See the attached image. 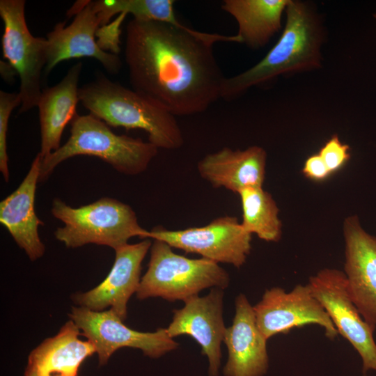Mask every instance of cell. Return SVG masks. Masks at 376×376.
<instances>
[{
	"label": "cell",
	"instance_id": "19",
	"mask_svg": "<svg viewBox=\"0 0 376 376\" xmlns=\"http://www.w3.org/2000/svg\"><path fill=\"white\" fill-rule=\"evenodd\" d=\"M83 64L73 65L56 85L42 89L38 108L40 127L42 159L60 148L63 130L77 115L79 97L78 83Z\"/></svg>",
	"mask_w": 376,
	"mask_h": 376
},
{
	"label": "cell",
	"instance_id": "7",
	"mask_svg": "<svg viewBox=\"0 0 376 376\" xmlns=\"http://www.w3.org/2000/svg\"><path fill=\"white\" fill-rule=\"evenodd\" d=\"M24 0H1L3 23L2 51L19 78V113L37 107L42 93V75L47 63V39L33 36L25 18Z\"/></svg>",
	"mask_w": 376,
	"mask_h": 376
},
{
	"label": "cell",
	"instance_id": "22",
	"mask_svg": "<svg viewBox=\"0 0 376 376\" xmlns=\"http://www.w3.org/2000/svg\"><path fill=\"white\" fill-rule=\"evenodd\" d=\"M238 195L241 201L243 228L263 240L279 241L282 225L279 217V210L272 196L263 187L243 189Z\"/></svg>",
	"mask_w": 376,
	"mask_h": 376
},
{
	"label": "cell",
	"instance_id": "9",
	"mask_svg": "<svg viewBox=\"0 0 376 376\" xmlns=\"http://www.w3.org/2000/svg\"><path fill=\"white\" fill-rule=\"evenodd\" d=\"M70 317L81 335L95 347L100 366L106 364L113 353L125 347L139 349L150 358H159L178 346L166 328H159L155 332L135 331L127 327L110 308L95 311L74 306Z\"/></svg>",
	"mask_w": 376,
	"mask_h": 376
},
{
	"label": "cell",
	"instance_id": "8",
	"mask_svg": "<svg viewBox=\"0 0 376 376\" xmlns=\"http://www.w3.org/2000/svg\"><path fill=\"white\" fill-rule=\"evenodd\" d=\"M251 235L235 217L225 215L200 227L168 230L156 226L149 230L148 238L162 240L172 248L198 254L218 264L240 268L250 253Z\"/></svg>",
	"mask_w": 376,
	"mask_h": 376
},
{
	"label": "cell",
	"instance_id": "16",
	"mask_svg": "<svg viewBox=\"0 0 376 376\" xmlns=\"http://www.w3.org/2000/svg\"><path fill=\"white\" fill-rule=\"evenodd\" d=\"M267 340L257 325L253 306L244 295H239L233 324L224 338L228 352L224 376L265 375L269 368Z\"/></svg>",
	"mask_w": 376,
	"mask_h": 376
},
{
	"label": "cell",
	"instance_id": "14",
	"mask_svg": "<svg viewBox=\"0 0 376 376\" xmlns=\"http://www.w3.org/2000/svg\"><path fill=\"white\" fill-rule=\"evenodd\" d=\"M150 238L127 244L115 250V260L106 278L95 288L73 295L79 306L102 311L110 307L123 320L127 318V302L141 281V263L150 249Z\"/></svg>",
	"mask_w": 376,
	"mask_h": 376
},
{
	"label": "cell",
	"instance_id": "12",
	"mask_svg": "<svg viewBox=\"0 0 376 376\" xmlns=\"http://www.w3.org/2000/svg\"><path fill=\"white\" fill-rule=\"evenodd\" d=\"M73 15L70 25L59 22L47 34L45 75L63 61L81 57L94 58L109 73L118 74L123 64L119 56L103 50L95 40L100 20L91 1H76L67 13L68 16Z\"/></svg>",
	"mask_w": 376,
	"mask_h": 376
},
{
	"label": "cell",
	"instance_id": "28",
	"mask_svg": "<svg viewBox=\"0 0 376 376\" xmlns=\"http://www.w3.org/2000/svg\"><path fill=\"white\" fill-rule=\"evenodd\" d=\"M24 376H43L38 370L26 367L24 373Z\"/></svg>",
	"mask_w": 376,
	"mask_h": 376
},
{
	"label": "cell",
	"instance_id": "18",
	"mask_svg": "<svg viewBox=\"0 0 376 376\" xmlns=\"http://www.w3.org/2000/svg\"><path fill=\"white\" fill-rule=\"evenodd\" d=\"M267 152L260 146L243 150L225 147L207 154L197 164L201 177L214 188L237 194L248 187H263Z\"/></svg>",
	"mask_w": 376,
	"mask_h": 376
},
{
	"label": "cell",
	"instance_id": "30",
	"mask_svg": "<svg viewBox=\"0 0 376 376\" xmlns=\"http://www.w3.org/2000/svg\"><path fill=\"white\" fill-rule=\"evenodd\" d=\"M373 17L376 19V13L373 14Z\"/></svg>",
	"mask_w": 376,
	"mask_h": 376
},
{
	"label": "cell",
	"instance_id": "20",
	"mask_svg": "<svg viewBox=\"0 0 376 376\" xmlns=\"http://www.w3.org/2000/svg\"><path fill=\"white\" fill-rule=\"evenodd\" d=\"M79 335L75 322L68 321L56 335L45 339L30 353L26 367L43 376H77L83 361L96 352L94 345L79 339Z\"/></svg>",
	"mask_w": 376,
	"mask_h": 376
},
{
	"label": "cell",
	"instance_id": "3",
	"mask_svg": "<svg viewBox=\"0 0 376 376\" xmlns=\"http://www.w3.org/2000/svg\"><path fill=\"white\" fill-rule=\"evenodd\" d=\"M79 102L109 126L140 129L158 149L176 150L184 143L175 116L142 94L102 74L79 89Z\"/></svg>",
	"mask_w": 376,
	"mask_h": 376
},
{
	"label": "cell",
	"instance_id": "29",
	"mask_svg": "<svg viewBox=\"0 0 376 376\" xmlns=\"http://www.w3.org/2000/svg\"><path fill=\"white\" fill-rule=\"evenodd\" d=\"M49 376H62V375H60V374H52V375H51Z\"/></svg>",
	"mask_w": 376,
	"mask_h": 376
},
{
	"label": "cell",
	"instance_id": "15",
	"mask_svg": "<svg viewBox=\"0 0 376 376\" xmlns=\"http://www.w3.org/2000/svg\"><path fill=\"white\" fill-rule=\"evenodd\" d=\"M343 234L350 296L364 320L376 327V237L361 228L356 216L345 220Z\"/></svg>",
	"mask_w": 376,
	"mask_h": 376
},
{
	"label": "cell",
	"instance_id": "10",
	"mask_svg": "<svg viewBox=\"0 0 376 376\" xmlns=\"http://www.w3.org/2000/svg\"><path fill=\"white\" fill-rule=\"evenodd\" d=\"M308 286L332 320L338 332L357 351L362 360L363 374L376 372V327L366 322L353 303L344 272L324 269L309 279Z\"/></svg>",
	"mask_w": 376,
	"mask_h": 376
},
{
	"label": "cell",
	"instance_id": "26",
	"mask_svg": "<svg viewBox=\"0 0 376 376\" xmlns=\"http://www.w3.org/2000/svg\"><path fill=\"white\" fill-rule=\"evenodd\" d=\"M302 172L306 177L318 181L324 180L331 174L318 153L306 159Z\"/></svg>",
	"mask_w": 376,
	"mask_h": 376
},
{
	"label": "cell",
	"instance_id": "17",
	"mask_svg": "<svg viewBox=\"0 0 376 376\" xmlns=\"http://www.w3.org/2000/svg\"><path fill=\"white\" fill-rule=\"evenodd\" d=\"M41 162L38 152L18 187L0 202V223L31 261L41 258L45 251L38 233L43 222L35 211Z\"/></svg>",
	"mask_w": 376,
	"mask_h": 376
},
{
	"label": "cell",
	"instance_id": "6",
	"mask_svg": "<svg viewBox=\"0 0 376 376\" xmlns=\"http://www.w3.org/2000/svg\"><path fill=\"white\" fill-rule=\"evenodd\" d=\"M148 269L141 277L136 297H162L169 301L198 295L206 288L224 289L229 284L228 272L215 262L177 254L167 243L153 240Z\"/></svg>",
	"mask_w": 376,
	"mask_h": 376
},
{
	"label": "cell",
	"instance_id": "4",
	"mask_svg": "<svg viewBox=\"0 0 376 376\" xmlns=\"http://www.w3.org/2000/svg\"><path fill=\"white\" fill-rule=\"evenodd\" d=\"M70 123L65 143L42 159L39 182L47 180L61 162L77 155L98 157L121 173L136 175L147 169L157 153L158 148L148 141L116 134L91 113H77Z\"/></svg>",
	"mask_w": 376,
	"mask_h": 376
},
{
	"label": "cell",
	"instance_id": "11",
	"mask_svg": "<svg viewBox=\"0 0 376 376\" xmlns=\"http://www.w3.org/2000/svg\"><path fill=\"white\" fill-rule=\"evenodd\" d=\"M253 308L257 325L267 340L309 324L322 327L330 339L338 334L308 284L297 285L290 292L279 287L266 290L261 300Z\"/></svg>",
	"mask_w": 376,
	"mask_h": 376
},
{
	"label": "cell",
	"instance_id": "27",
	"mask_svg": "<svg viewBox=\"0 0 376 376\" xmlns=\"http://www.w3.org/2000/svg\"><path fill=\"white\" fill-rule=\"evenodd\" d=\"M0 72L4 81L10 83L13 81L14 77L17 75V72L8 62L0 61Z\"/></svg>",
	"mask_w": 376,
	"mask_h": 376
},
{
	"label": "cell",
	"instance_id": "2",
	"mask_svg": "<svg viewBox=\"0 0 376 376\" xmlns=\"http://www.w3.org/2000/svg\"><path fill=\"white\" fill-rule=\"evenodd\" d=\"M283 32L273 47L258 63L244 72L226 77L221 98L232 100L252 86L281 75L318 69L324 38L322 21L311 3L290 0Z\"/></svg>",
	"mask_w": 376,
	"mask_h": 376
},
{
	"label": "cell",
	"instance_id": "21",
	"mask_svg": "<svg viewBox=\"0 0 376 376\" xmlns=\"http://www.w3.org/2000/svg\"><path fill=\"white\" fill-rule=\"evenodd\" d=\"M290 0H225L221 8L236 20L240 43L250 48L265 46L281 29Z\"/></svg>",
	"mask_w": 376,
	"mask_h": 376
},
{
	"label": "cell",
	"instance_id": "23",
	"mask_svg": "<svg viewBox=\"0 0 376 376\" xmlns=\"http://www.w3.org/2000/svg\"><path fill=\"white\" fill-rule=\"evenodd\" d=\"M20 105L21 97L18 92L0 91V171L6 182L10 178L7 151L8 123L12 111Z\"/></svg>",
	"mask_w": 376,
	"mask_h": 376
},
{
	"label": "cell",
	"instance_id": "13",
	"mask_svg": "<svg viewBox=\"0 0 376 376\" xmlns=\"http://www.w3.org/2000/svg\"><path fill=\"white\" fill-rule=\"evenodd\" d=\"M222 289L212 288L204 297L193 296L180 309L173 311L171 322L166 329L170 337L188 335L201 347L208 360L209 376H218L221 364V344L226 329L223 319Z\"/></svg>",
	"mask_w": 376,
	"mask_h": 376
},
{
	"label": "cell",
	"instance_id": "24",
	"mask_svg": "<svg viewBox=\"0 0 376 376\" xmlns=\"http://www.w3.org/2000/svg\"><path fill=\"white\" fill-rule=\"evenodd\" d=\"M350 147L333 135L320 149L318 154L331 173L340 169L350 157Z\"/></svg>",
	"mask_w": 376,
	"mask_h": 376
},
{
	"label": "cell",
	"instance_id": "1",
	"mask_svg": "<svg viewBox=\"0 0 376 376\" xmlns=\"http://www.w3.org/2000/svg\"><path fill=\"white\" fill-rule=\"evenodd\" d=\"M221 41L240 43L236 35L131 19L124 55L132 89L175 116L205 111L221 97L226 78L212 50Z\"/></svg>",
	"mask_w": 376,
	"mask_h": 376
},
{
	"label": "cell",
	"instance_id": "25",
	"mask_svg": "<svg viewBox=\"0 0 376 376\" xmlns=\"http://www.w3.org/2000/svg\"><path fill=\"white\" fill-rule=\"evenodd\" d=\"M125 15L118 16L115 21L104 26L100 27L96 36L98 37L97 42L103 50H109V52L118 55L120 52V26L125 19Z\"/></svg>",
	"mask_w": 376,
	"mask_h": 376
},
{
	"label": "cell",
	"instance_id": "5",
	"mask_svg": "<svg viewBox=\"0 0 376 376\" xmlns=\"http://www.w3.org/2000/svg\"><path fill=\"white\" fill-rule=\"evenodd\" d=\"M51 212L63 224L54 231L55 238L68 248L94 244L115 251L132 237L148 238L149 230L140 225L132 207L113 198H101L79 207L55 198Z\"/></svg>",
	"mask_w": 376,
	"mask_h": 376
}]
</instances>
